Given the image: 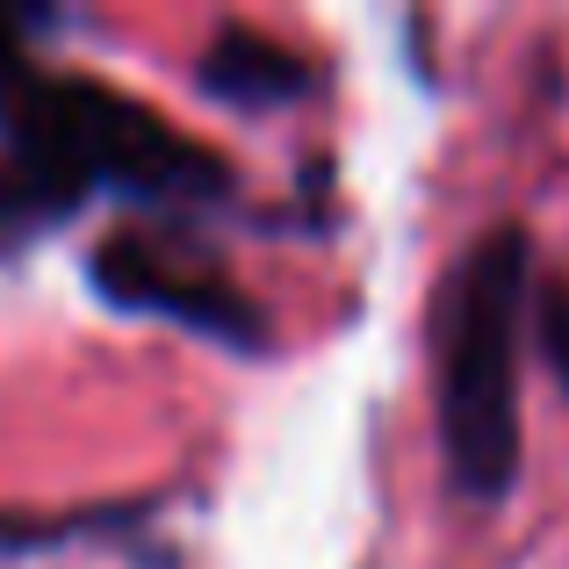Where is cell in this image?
<instances>
[{
    "mask_svg": "<svg viewBox=\"0 0 569 569\" xmlns=\"http://www.w3.org/2000/svg\"><path fill=\"white\" fill-rule=\"evenodd\" d=\"M202 87L231 109H274V101L310 94V66L260 29H223L202 51Z\"/></svg>",
    "mask_w": 569,
    "mask_h": 569,
    "instance_id": "4",
    "label": "cell"
},
{
    "mask_svg": "<svg viewBox=\"0 0 569 569\" xmlns=\"http://www.w3.org/2000/svg\"><path fill=\"white\" fill-rule=\"evenodd\" d=\"M94 289L116 310H144V318H173L188 332H209L223 347H252L260 339V310L231 289L209 260H188L181 246H159L152 231H109L87 260Z\"/></svg>",
    "mask_w": 569,
    "mask_h": 569,
    "instance_id": "3",
    "label": "cell"
},
{
    "mask_svg": "<svg viewBox=\"0 0 569 569\" xmlns=\"http://www.w3.org/2000/svg\"><path fill=\"white\" fill-rule=\"evenodd\" d=\"M0 144L58 217L87 202L94 188L138 194V202H217L231 188V167L217 152L152 116L144 101L116 94L101 80L43 72L22 43V14H0Z\"/></svg>",
    "mask_w": 569,
    "mask_h": 569,
    "instance_id": "1",
    "label": "cell"
},
{
    "mask_svg": "<svg viewBox=\"0 0 569 569\" xmlns=\"http://www.w3.org/2000/svg\"><path fill=\"white\" fill-rule=\"evenodd\" d=\"M533 246L519 223L483 231L440 296V440L469 498H505L519 476V318Z\"/></svg>",
    "mask_w": 569,
    "mask_h": 569,
    "instance_id": "2",
    "label": "cell"
},
{
    "mask_svg": "<svg viewBox=\"0 0 569 569\" xmlns=\"http://www.w3.org/2000/svg\"><path fill=\"white\" fill-rule=\"evenodd\" d=\"M43 223H58V209L43 202L14 167H0V252H14L29 231H43Z\"/></svg>",
    "mask_w": 569,
    "mask_h": 569,
    "instance_id": "5",
    "label": "cell"
},
{
    "mask_svg": "<svg viewBox=\"0 0 569 569\" xmlns=\"http://www.w3.org/2000/svg\"><path fill=\"white\" fill-rule=\"evenodd\" d=\"M533 347L548 353V368H556L562 389H569V281H548V289L533 296Z\"/></svg>",
    "mask_w": 569,
    "mask_h": 569,
    "instance_id": "6",
    "label": "cell"
}]
</instances>
